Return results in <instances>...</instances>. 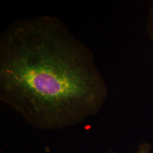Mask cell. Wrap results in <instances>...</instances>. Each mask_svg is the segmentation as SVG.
<instances>
[{
	"label": "cell",
	"mask_w": 153,
	"mask_h": 153,
	"mask_svg": "<svg viewBox=\"0 0 153 153\" xmlns=\"http://www.w3.org/2000/svg\"><path fill=\"white\" fill-rule=\"evenodd\" d=\"M108 88L91 50L60 19L12 23L0 38V99L33 127L55 130L96 115Z\"/></svg>",
	"instance_id": "6da1fadb"
},
{
	"label": "cell",
	"mask_w": 153,
	"mask_h": 153,
	"mask_svg": "<svg viewBox=\"0 0 153 153\" xmlns=\"http://www.w3.org/2000/svg\"><path fill=\"white\" fill-rule=\"evenodd\" d=\"M146 30L153 45V2L148 11Z\"/></svg>",
	"instance_id": "7a4b0ae2"
},
{
	"label": "cell",
	"mask_w": 153,
	"mask_h": 153,
	"mask_svg": "<svg viewBox=\"0 0 153 153\" xmlns=\"http://www.w3.org/2000/svg\"><path fill=\"white\" fill-rule=\"evenodd\" d=\"M151 145L149 143H143L140 145L136 153H150Z\"/></svg>",
	"instance_id": "3957f363"
}]
</instances>
